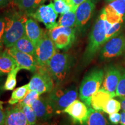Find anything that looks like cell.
<instances>
[{
	"mask_svg": "<svg viewBox=\"0 0 125 125\" xmlns=\"http://www.w3.org/2000/svg\"><path fill=\"white\" fill-rule=\"evenodd\" d=\"M24 112L25 116L27 118L28 122H29L30 125H35L37 123V115L34 112V109L31 107V106L24 105H18Z\"/></svg>",
	"mask_w": 125,
	"mask_h": 125,
	"instance_id": "cell-28",
	"label": "cell"
},
{
	"mask_svg": "<svg viewBox=\"0 0 125 125\" xmlns=\"http://www.w3.org/2000/svg\"><path fill=\"white\" fill-rule=\"evenodd\" d=\"M18 67L17 62L7 49L0 53V76L8 75L12 70Z\"/></svg>",
	"mask_w": 125,
	"mask_h": 125,
	"instance_id": "cell-20",
	"label": "cell"
},
{
	"mask_svg": "<svg viewBox=\"0 0 125 125\" xmlns=\"http://www.w3.org/2000/svg\"><path fill=\"white\" fill-rule=\"evenodd\" d=\"M20 70V68L19 67H17L8 74L7 79H6L4 86H3V89L7 90V91L13 90L15 89L17 84V75Z\"/></svg>",
	"mask_w": 125,
	"mask_h": 125,
	"instance_id": "cell-26",
	"label": "cell"
},
{
	"mask_svg": "<svg viewBox=\"0 0 125 125\" xmlns=\"http://www.w3.org/2000/svg\"><path fill=\"white\" fill-rule=\"evenodd\" d=\"M90 1H92V2H93L94 3H96L97 2V0H90Z\"/></svg>",
	"mask_w": 125,
	"mask_h": 125,
	"instance_id": "cell-42",
	"label": "cell"
},
{
	"mask_svg": "<svg viewBox=\"0 0 125 125\" xmlns=\"http://www.w3.org/2000/svg\"><path fill=\"white\" fill-rule=\"evenodd\" d=\"M44 32L37 21L32 19H28L25 23V35L36 46L42 38Z\"/></svg>",
	"mask_w": 125,
	"mask_h": 125,
	"instance_id": "cell-18",
	"label": "cell"
},
{
	"mask_svg": "<svg viewBox=\"0 0 125 125\" xmlns=\"http://www.w3.org/2000/svg\"><path fill=\"white\" fill-rule=\"evenodd\" d=\"M66 1L70 5L72 8L76 10V8L78 6L83 2L84 1H85L86 0H66Z\"/></svg>",
	"mask_w": 125,
	"mask_h": 125,
	"instance_id": "cell-36",
	"label": "cell"
},
{
	"mask_svg": "<svg viewBox=\"0 0 125 125\" xmlns=\"http://www.w3.org/2000/svg\"><path fill=\"white\" fill-rule=\"evenodd\" d=\"M48 98L56 114L62 112L72 103L76 100L78 92L75 87L68 88H54L49 93Z\"/></svg>",
	"mask_w": 125,
	"mask_h": 125,
	"instance_id": "cell-5",
	"label": "cell"
},
{
	"mask_svg": "<svg viewBox=\"0 0 125 125\" xmlns=\"http://www.w3.org/2000/svg\"><path fill=\"white\" fill-rule=\"evenodd\" d=\"M109 120L110 122L113 125H118L121 122V114L119 112H116V113H114L112 114H109L108 116Z\"/></svg>",
	"mask_w": 125,
	"mask_h": 125,
	"instance_id": "cell-34",
	"label": "cell"
},
{
	"mask_svg": "<svg viewBox=\"0 0 125 125\" xmlns=\"http://www.w3.org/2000/svg\"><path fill=\"white\" fill-rule=\"evenodd\" d=\"M10 0H0V8L8 4Z\"/></svg>",
	"mask_w": 125,
	"mask_h": 125,
	"instance_id": "cell-40",
	"label": "cell"
},
{
	"mask_svg": "<svg viewBox=\"0 0 125 125\" xmlns=\"http://www.w3.org/2000/svg\"><path fill=\"white\" fill-rule=\"evenodd\" d=\"M76 10L70 11L60 15L58 21V26L66 27L75 28L76 25Z\"/></svg>",
	"mask_w": 125,
	"mask_h": 125,
	"instance_id": "cell-24",
	"label": "cell"
},
{
	"mask_svg": "<svg viewBox=\"0 0 125 125\" xmlns=\"http://www.w3.org/2000/svg\"><path fill=\"white\" fill-rule=\"evenodd\" d=\"M5 125H30L24 112L18 105L6 109Z\"/></svg>",
	"mask_w": 125,
	"mask_h": 125,
	"instance_id": "cell-17",
	"label": "cell"
},
{
	"mask_svg": "<svg viewBox=\"0 0 125 125\" xmlns=\"http://www.w3.org/2000/svg\"><path fill=\"white\" fill-rule=\"evenodd\" d=\"M105 19V13L102 10L93 25L89 37L88 44L83 55V62L85 65L91 62L97 52L107 42Z\"/></svg>",
	"mask_w": 125,
	"mask_h": 125,
	"instance_id": "cell-1",
	"label": "cell"
},
{
	"mask_svg": "<svg viewBox=\"0 0 125 125\" xmlns=\"http://www.w3.org/2000/svg\"><path fill=\"white\" fill-rule=\"evenodd\" d=\"M112 98L114 97L111 94L101 88L91 97L90 107L96 111H103L106 104Z\"/></svg>",
	"mask_w": 125,
	"mask_h": 125,
	"instance_id": "cell-19",
	"label": "cell"
},
{
	"mask_svg": "<svg viewBox=\"0 0 125 125\" xmlns=\"http://www.w3.org/2000/svg\"><path fill=\"white\" fill-rule=\"evenodd\" d=\"M82 125H111L104 113L101 111L90 108V113L87 120Z\"/></svg>",
	"mask_w": 125,
	"mask_h": 125,
	"instance_id": "cell-22",
	"label": "cell"
},
{
	"mask_svg": "<svg viewBox=\"0 0 125 125\" xmlns=\"http://www.w3.org/2000/svg\"><path fill=\"white\" fill-rule=\"evenodd\" d=\"M103 10L105 19L111 24L123 22L125 19V0H115L109 2Z\"/></svg>",
	"mask_w": 125,
	"mask_h": 125,
	"instance_id": "cell-13",
	"label": "cell"
},
{
	"mask_svg": "<svg viewBox=\"0 0 125 125\" xmlns=\"http://www.w3.org/2000/svg\"><path fill=\"white\" fill-rule=\"evenodd\" d=\"M36 71L28 83L29 90L38 92L41 95L52 91L54 88V81L46 67H38Z\"/></svg>",
	"mask_w": 125,
	"mask_h": 125,
	"instance_id": "cell-6",
	"label": "cell"
},
{
	"mask_svg": "<svg viewBox=\"0 0 125 125\" xmlns=\"http://www.w3.org/2000/svg\"><path fill=\"white\" fill-rule=\"evenodd\" d=\"M6 49L15 59L18 67H19L20 70H27L32 73L36 71L38 67V64L34 56L18 51L13 46L6 48Z\"/></svg>",
	"mask_w": 125,
	"mask_h": 125,
	"instance_id": "cell-15",
	"label": "cell"
},
{
	"mask_svg": "<svg viewBox=\"0 0 125 125\" xmlns=\"http://www.w3.org/2000/svg\"><path fill=\"white\" fill-rule=\"evenodd\" d=\"M61 125H67V124H64H64H62Z\"/></svg>",
	"mask_w": 125,
	"mask_h": 125,
	"instance_id": "cell-43",
	"label": "cell"
},
{
	"mask_svg": "<svg viewBox=\"0 0 125 125\" xmlns=\"http://www.w3.org/2000/svg\"><path fill=\"white\" fill-rule=\"evenodd\" d=\"M122 72L123 69L114 65H109L105 69L101 89L108 92L114 97H116V88Z\"/></svg>",
	"mask_w": 125,
	"mask_h": 125,
	"instance_id": "cell-12",
	"label": "cell"
},
{
	"mask_svg": "<svg viewBox=\"0 0 125 125\" xmlns=\"http://www.w3.org/2000/svg\"><path fill=\"white\" fill-rule=\"evenodd\" d=\"M73 57L65 53H56L48 62L46 68L57 84L65 80L73 65Z\"/></svg>",
	"mask_w": 125,
	"mask_h": 125,
	"instance_id": "cell-3",
	"label": "cell"
},
{
	"mask_svg": "<svg viewBox=\"0 0 125 125\" xmlns=\"http://www.w3.org/2000/svg\"><path fill=\"white\" fill-rule=\"evenodd\" d=\"M35 125H56V123L54 122H48V121H43V122L37 123Z\"/></svg>",
	"mask_w": 125,
	"mask_h": 125,
	"instance_id": "cell-39",
	"label": "cell"
},
{
	"mask_svg": "<svg viewBox=\"0 0 125 125\" xmlns=\"http://www.w3.org/2000/svg\"><path fill=\"white\" fill-rule=\"evenodd\" d=\"M40 96L41 94L38 92L34 91V90H29L22 100H21L19 103H18V105H27L31 106L32 104L40 97Z\"/></svg>",
	"mask_w": 125,
	"mask_h": 125,
	"instance_id": "cell-27",
	"label": "cell"
},
{
	"mask_svg": "<svg viewBox=\"0 0 125 125\" xmlns=\"http://www.w3.org/2000/svg\"><path fill=\"white\" fill-rule=\"evenodd\" d=\"M13 47L18 51L34 56L37 46L25 35L17 41Z\"/></svg>",
	"mask_w": 125,
	"mask_h": 125,
	"instance_id": "cell-23",
	"label": "cell"
},
{
	"mask_svg": "<svg viewBox=\"0 0 125 125\" xmlns=\"http://www.w3.org/2000/svg\"><path fill=\"white\" fill-rule=\"evenodd\" d=\"M53 7L57 14H63L73 9L66 0H54Z\"/></svg>",
	"mask_w": 125,
	"mask_h": 125,
	"instance_id": "cell-29",
	"label": "cell"
},
{
	"mask_svg": "<svg viewBox=\"0 0 125 125\" xmlns=\"http://www.w3.org/2000/svg\"><path fill=\"white\" fill-rule=\"evenodd\" d=\"M27 17L26 14L20 10L6 16L4 38L6 48L13 46L17 41L25 35V23L28 19Z\"/></svg>",
	"mask_w": 125,
	"mask_h": 125,
	"instance_id": "cell-2",
	"label": "cell"
},
{
	"mask_svg": "<svg viewBox=\"0 0 125 125\" xmlns=\"http://www.w3.org/2000/svg\"><path fill=\"white\" fill-rule=\"evenodd\" d=\"M119 101L121 104V109L123 111H125V97L119 98Z\"/></svg>",
	"mask_w": 125,
	"mask_h": 125,
	"instance_id": "cell-37",
	"label": "cell"
},
{
	"mask_svg": "<svg viewBox=\"0 0 125 125\" xmlns=\"http://www.w3.org/2000/svg\"><path fill=\"white\" fill-rule=\"evenodd\" d=\"M56 52L57 48L49 37L48 31H45L42 38L37 45L34 54L38 67H46L48 62Z\"/></svg>",
	"mask_w": 125,
	"mask_h": 125,
	"instance_id": "cell-8",
	"label": "cell"
},
{
	"mask_svg": "<svg viewBox=\"0 0 125 125\" xmlns=\"http://www.w3.org/2000/svg\"><path fill=\"white\" fill-rule=\"evenodd\" d=\"M58 14L56 13L53 7V3L48 5H42L31 16L34 19L42 22L48 30L58 26L56 21Z\"/></svg>",
	"mask_w": 125,
	"mask_h": 125,
	"instance_id": "cell-10",
	"label": "cell"
},
{
	"mask_svg": "<svg viewBox=\"0 0 125 125\" xmlns=\"http://www.w3.org/2000/svg\"><path fill=\"white\" fill-rule=\"evenodd\" d=\"M95 3L90 0H86L76 8L75 29L79 32H84L93 16Z\"/></svg>",
	"mask_w": 125,
	"mask_h": 125,
	"instance_id": "cell-11",
	"label": "cell"
},
{
	"mask_svg": "<svg viewBox=\"0 0 125 125\" xmlns=\"http://www.w3.org/2000/svg\"><path fill=\"white\" fill-rule=\"evenodd\" d=\"M115 1V0H106V1H107V2H112V1Z\"/></svg>",
	"mask_w": 125,
	"mask_h": 125,
	"instance_id": "cell-41",
	"label": "cell"
},
{
	"mask_svg": "<svg viewBox=\"0 0 125 125\" xmlns=\"http://www.w3.org/2000/svg\"><path fill=\"white\" fill-rule=\"evenodd\" d=\"M39 121H46L56 114L48 96L40 97L31 105Z\"/></svg>",
	"mask_w": 125,
	"mask_h": 125,
	"instance_id": "cell-16",
	"label": "cell"
},
{
	"mask_svg": "<svg viewBox=\"0 0 125 125\" xmlns=\"http://www.w3.org/2000/svg\"><path fill=\"white\" fill-rule=\"evenodd\" d=\"M121 125H125V111H123L121 113Z\"/></svg>",
	"mask_w": 125,
	"mask_h": 125,
	"instance_id": "cell-38",
	"label": "cell"
},
{
	"mask_svg": "<svg viewBox=\"0 0 125 125\" xmlns=\"http://www.w3.org/2000/svg\"><path fill=\"white\" fill-rule=\"evenodd\" d=\"M116 97H118L119 98L125 97V69H123L121 79L117 86Z\"/></svg>",
	"mask_w": 125,
	"mask_h": 125,
	"instance_id": "cell-32",
	"label": "cell"
},
{
	"mask_svg": "<svg viewBox=\"0 0 125 125\" xmlns=\"http://www.w3.org/2000/svg\"><path fill=\"white\" fill-rule=\"evenodd\" d=\"M121 109V104L119 101L113 98L108 101L103 111L106 114H112L118 112Z\"/></svg>",
	"mask_w": 125,
	"mask_h": 125,
	"instance_id": "cell-30",
	"label": "cell"
},
{
	"mask_svg": "<svg viewBox=\"0 0 125 125\" xmlns=\"http://www.w3.org/2000/svg\"><path fill=\"white\" fill-rule=\"evenodd\" d=\"M46 1V0H15L19 10L28 16H31Z\"/></svg>",
	"mask_w": 125,
	"mask_h": 125,
	"instance_id": "cell-21",
	"label": "cell"
},
{
	"mask_svg": "<svg viewBox=\"0 0 125 125\" xmlns=\"http://www.w3.org/2000/svg\"><path fill=\"white\" fill-rule=\"evenodd\" d=\"M125 52V36L119 34L109 40L103 45L100 53L101 60H107L116 58Z\"/></svg>",
	"mask_w": 125,
	"mask_h": 125,
	"instance_id": "cell-9",
	"label": "cell"
},
{
	"mask_svg": "<svg viewBox=\"0 0 125 125\" xmlns=\"http://www.w3.org/2000/svg\"><path fill=\"white\" fill-rule=\"evenodd\" d=\"M124 62H125V58H124Z\"/></svg>",
	"mask_w": 125,
	"mask_h": 125,
	"instance_id": "cell-44",
	"label": "cell"
},
{
	"mask_svg": "<svg viewBox=\"0 0 125 125\" xmlns=\"http://www.w3.org/2000/svg\"><path fill=\"white\" fill-rule=\"evenodd\" d=\"M3 103L0 100V125H5L6 110H5L3 106Z\"/></svg>",
	"mask_w": 125,
	"mask_h": 125,
	"instance_id": "cell-35",
	"label": "cell"
},
{
	"mask_svg": "<svg viewBox=\"0 0 125 125\" xmlns=\"http://www.w3.org/2000/svg\"><path fill=\"white\" fill-rule=\"evenodd\" d=\"M75 28L57 26L48 30V34L57 49L68 50L75 40Z\"/></svg>",
	"mask_w": 125,
	"mask_h": 125,
	"instance_id": "cell-7",
	"label": "cell"
},
{
	"mask_svg": "<svg viewBox=\"0 0 125 125\" xmlns=\"http://www.w3.org/2000/svg\"><path fill=\"white\" fill-rule=\"evenodd\" d=\"M123 22H119L112 24V27L106 34V41L107 42L110 39L116 37L122 31Z\"/></svg>",
	"mask_w": 125,
	"mask_h": 125,
	"instance_id": "cell-31",
	"label": "cell"
},
{
	"mask_svg": "<svg viewBox=\"0 0 125 125\" xmlns=\"http://www.w3.org/2000/svg\"><path fill=\"white\" fill-rule=\"evenodd\" d=\"M5 16L0 15V53L4 51L3 49H4V47L5 46L4 43V38L5 30Z\"/></svg>",
	"mask_w": 125,
	"mask_h": 125,
	"instance_id": "cell-33",
	"label": "cell"
},
{
	"mask_svg": "<svg viewBox=\"0 0 125 125\" xmlns=\"http://www.w3.org/2000/svg\"><path fill=\"white\" fill-rule=\"evenodd\" d=\"M90 107L85 103L76 100L68 105L62 112L68 114L74 123L82 125L86 121L90 113Z\"/></svg>",
	"mask_w": 125,
	"mask_h": 125,
	"instance_id": "cell-14",
	"label": "cell"
},
{
	"mask_svg": "<svg viewBox=\"0 0 125 125\" xmlns=\"http://www.w3.org/2000/svg\"><path fill=\"white\" fill-rule=\"evenodd\" d=\"M29 90V89L28 84L14 89L12 93L11 97L8 101L9 104L12 105L16 104V103H19L20 101L23 99V98L26 96V93H27Z\"/></svg>",
	"mask_w": 125,
	"mask_h": 125,
	"instance_id": "cell-25",
	"label": "cell"
},
{
	"mask_svg": "<svg viewBox=\"0 0 125 125\" xmlns=\"http://www.w3.org/2000/svg\"><path fill=\"white\" fill-rule=\"evenodd\" d=\"M104 71L94 68L83 78L79 87V98L89 107L92 96L100 89L104 79Z\"/></svg>",
	"mask_w": 125,
	"mask_h": 125,
	"instance_id": "cell-4",
	"label": "cell"
}]
</instances>
